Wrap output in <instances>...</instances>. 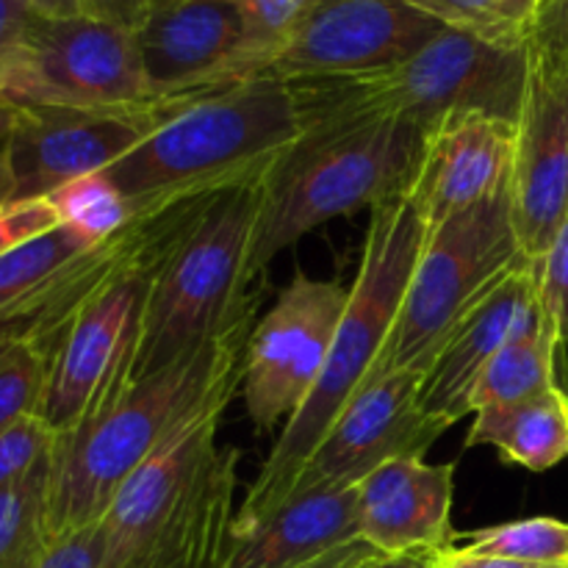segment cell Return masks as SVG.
I'll use <instances>...</instances> for the list:
<instances>
[{"mask_svg":"<svg viewBox=\"0 0 568 568\" xmlns=\"http://www.w3.org/2000/svg\"><path fill=\"white\" fill-rule=\"evenodd\" d=\"M100 560H103V527L98 521L50 544L33 568H100Z\"/></svg>","mask_w":568,"mask_h":568,"instance_id":"obj_31","label":"cell"},{"mask_svg":"<svg viewBox=\"0 0 568 568\" xmlns=\"http://www.w3.org/2000/svg\"><path fill=\"white\" fill-rule=\"evenodd\" d=\"M358 538V486L311 491L283 503L258 525L231 530L222 568H303Z\"/></svg>","mask_w":568,"mask_h":568,"instance_id":"obj_19","label":"cell"},{"mask_svg":"<svg viewBox=\"0 0 568 568\" xmlns=\"http://www.w3.org/2000/svg\"><path fill=\"white\" fill-rule=\"evenodd\" d=\"M527 258L514 225L510 192L460 211L427 233L394 320L372 386L394 372H422L438 355L455 327Z\"/></svg>","mask_w":568,"mask_h":568,"instance_id":"obj_7","label":"cell"},{"mask_svg":"<svg viewBox=\"0 0 568 568\" xmlns=\"http://www.w3.org/2000/svg\"><path fill=\"white\" fill-rule=\"evenodd\" d=\"M303 139L292 87L258 75L192 94L139 148L105 170L133 205L231 186L277 164Z\"/></svg>","mask_w":568,"mask_h":568,"instance_id":"obj_4","label":"cell"},{"mask_svg":"<svg viewBox=\"0 0 568 568\" xmlns=\"http://www.w3.org/2000/svg\"><path fill=\"white\" fill-rule=\"evenodd\" d=\"M422 372H394L364 388L327 430L283 503L311 491L355 488L392 460L425 458L449 425L422 408Z\"/></svg>","mask_w":568,"mask_h":568,"instance_id":"obj_13","label":"cell"},{"mask_svg":"<svg viewBox=\"0 0 568 568\" xmlns=\"http://www.w3.org/2000/svg\"><path fill=\"white\" fill-rule=\"evenodd\" d=\"M255 305L222 336L166 369L103 394L50 458V544L103 521L122 483L222 386L244 369Z\"/></svg>","mask_w":568,"mask_h":568,"instance_id":"obj_1","label":"cell"},{"mask_svg":"<svg viewBox=\"0 0 568 568\" xmlns=\"http://www.w3.org/2000/svg\"><path fill=\"white\" fill-rule=\"evenodd\" d=\"M59 433L39 414L22 416L14 425L0 430V488L22 480L37 469L50 453Z\"/></svg>","mask_w":568,"mask_h":568,"instance_id":"obj_27","label":"cell"},{"mask_svg":"<svg viewBox=\"0 0 568 568\" xmlns=\"http://www.w3.org/2000/svg\"><path fill=\"white\" fill-rule=\"evenodd\" d=\"M11 203H14V178H11L6 153L0 150V211L9 209Z\"/></svg>","mask_w":568,"mask_h":568,"instance_id":"obj_38","label":"cell"},{"mask_svg":"<svg viewBox=\"0 0 568 568\" xmlns=\"http://www.w3.org/2000/svg\"><path fill=\"white\" fill-rule=\"evenodd\" d=\"M0 98L14 105L100 111L159 103L133 31L89 14L59 20L33 14L0 83Z\"/></svg>","mask_w":568,"mask_h":568,"instance_id":"obj_9","label":"cell"},{"mask_svg":"<svg viewBox=\"0 0 568 568\" xmlns=\"http://www.w3.org/2000/svg\"><path fill=\"white\" fill-rule=\"evenodd\" d=\"M87 239L64 225L22 242L0 255V320H17L50 297L70 266L92 250Z\"/></svg>","mask_w":568,"mask_h":568,"instance_id":"obj_22","label":"cell"},{"mask_svg":"<svg viewBox=\"0 0 568 568\" xmlns=\"http://www.w3.org/2000/svg\"><path fill=\"white\" fill-rule=\"evenodd\" d=\"M50 458L22 480L0 488V568H33L50 547Z\"/></svg>","mask_w":568,"mask_h":568,"instance_id":"obj_23","label":"cell"},{"mask_svg":"<svg viewBox=\"0 0 568 568\" xmlns=\"http://www.w3.org/2000/svg\"><path fill=\"white\" fill-rule=\"evenodd\" d=\"M466 447H494L505 460L549 471L568 458L566 392L552 388L532 399L477 408Z\"/></svg>","mask_w":568,"mask_h":568,"instance_id":"obj_20","label":"cell"},{"mask_svg":"<svg viewBox=\"0 0 568 568\" xmlns=\"http://www.w3.org/2000/svg\"><path fill=\"white\" fill-rule=\"evenodd\" d=\"M55 225H59V216L48 200L11 203L9 209L0 211V255L20 247L28 239L53 231Z\"/></svg>","mask_w":568,"mask_h":568,"instance_id":"obj_30","label":"cell"},{"mask_svg":"<svg viewBox=\"0 0 568 568\" xmlns=\"http://www.w3.org/2000/svg\"><path fill=\"white\" fill-rule=\"evenodd\" d=\"M455 464L399 458L358 486L361 538L381 555H436L453 547Z\"/></svg>","mask_w":568,"mask_h":568,"instance_id":"obj_17","label":"cell"},{"mask_svg":"<svg viewBox=\"0 0 568 568\" xmlns=\"http://www.w3.org/2000/svg\"><path fill=\"white\" fill-rule=\"evenodd\" d=\"M239 449L216 444L120 568H222L236 519Z\"/></svg>","mask_w":568,"mask_h":568,"instance_id":"obj_18","label":"cell"},{"mask_svg":"<svg viewBox=\"0 0 568 568\" xmlns=\"http://www.w3.org/2000/svg\"><path fill=\"white\" fill-rule=\"evenodd\" d=\"M436 555H375L355 568H433Z\"/></svg>","mask_w":568,"mask_h":568,"instance_id":"obj_37","label":"cell"},{"mask_svg":"<svg viewBox=\"0 0 568 568\" xmlns=\"http://www.w3.org/2000/svg\"><path fill=\"white\" fill-rule=\"evenodd\" d=\"M536 305L538 270L536 261H525L455 327L427 366L419 394L425 414L449 427L471 416V397L483 372Z\"/></svg>","mask_w":568,"mask_h":568,"instance_id":"obj_16","label":"cell"},{"mask_svg":"<svg viewBox=\"0 0 568 568\" xmlns=\"http://www.w3.org/2000/svg\"><path fill=\"white\" fill-rule=\"evenodd\" d=\"M275 166H264L222 189L164 255L128 355L125 375L109 392L186 358L222 336L250 305L258 303L250 294L247 264Z\"/></svg>","mask_w":568,"mask_h":568,"instance_id":"obj_3","label":"cell"},{"mask_svg":"<svg viewBox=\"0 0 568 568\" xmlns=\"http://www.w3.org/2000/svg\"><path fill=\"white\" fill-rule=\"evenodd\" d=\"M425 239V222L405 192L372 209L358 275L349 286V303L327 355L325 372L303 408L272 444L258 477L236 510L233 530L258 525L272 510L281 508L303 466L325 442L327 430L366 388L408 292Z\"/></svg>","mask_w":568,"mask_h":568,"instance_id":"obj_2","label":"cell"},{"mask_svg":"<svg viewBox=\"0 0 568 568\" xmlns=\"http://www.w3.org/2000/svg\"><path fill=\"white\" fill-rule=\"evenodd\" d=\"M186 98L139 109H59L20 105L3 153L14 178V203L48 200L70 181L105 172L164 125Z\"/></svg>","mask_w":568,"mask_h":568,"instance_id":"obj_11","label":"cell"},{"mask_svg":"<svg viewBox=\"0 0 568 568\" xmlns=\"http://www.w3.org/2000/svg\"><path fill=\"white\" fill-rule=\"evenodd\" d=\"M133 37L159 100L258 78L270 64L242 0H153Z\"/></svg>","mask_w":568,"mask_h":568,"instance_id":"obj_12","label":"cell"},{"mask_svg":"<svg viewBox=\"0 0 568 568\" xmlns=\"http://www.w3.org/2000/svg\"><path fill=\"white\" fill-rule=\"evenodd\" d=\"M33 20V9L28 0H0V83L20 50L22 37Z\"/></svg>","mask_w":568,"mask_h":568,"instance_id":"obj_32","label":"cell"},{"mask_svg":"<svg viewBox=\"0 0 568 568\" xmlns=\"http://www.w3.org/2000/svg\"><path fill=\"white\" fill-rule=\"evenodd\" d=\"M349 288L294 272L270 314L253 327L244 355V405L255 433L286 427L325 372Z\"/></svg>","mask_w":568,"mask_h":568,"instance_id":"obj_10","label":"cell"},{"mask_svg":"<svg viewBox=\"0 0 568 568\" xmlns=\"http://www.w3.org/2000/svg\"><path fill=\"white\" fill-rule=\"evenodd\" d=\"M303 116V133L333 131L372 120H403L433 128L464 111L519 120L525 92V48L503 50L444 28L397 64L358 75L288 83Z\"/></svg>","mask_w":568,"mask_h":568,"instance_id":"obj_5","label":"cell"},{"mask_svg":"<svg viewBox=\"0 0 568 568\" xmlns=\"http://www.w3.org/2000/svg\"><path fill=\"white\" fill-rule=\"evenodd\" d=\"M453 547L538 568H568V521L538 516V519L455 532Z\"/></svg>","mask_w":568,"mask_h":568,"instance_id":"obj_25","label":"cell"},{"mask_svg":"<svg viewBox=\"0 0 568 568\" xmlns=\"http://www.w3.org/2000/svg\"><path fill=\"white\" fill-rule=\"evenodd\" d=\"M566 405H568V394H566Z\"/></svg>","mask_w":568,"mask_h":568,"instance_id":"obj_39","label":"cell"},{"mask_svg":"<svg viewBox=\"0 0 568 568\" xmlns=\"http://www.w3.org/2000/svg\"><path fill=\"white\" fill-rule=\"evenodd\" d=\"M425 131L403 120H372L333 131H308L277 161L250 250L247 281L305 233L336 216L375 209L405 192Z\"/></svg>","mask_w":568,"mask_h":568,"instance_id":"obj_6","label":"cell"},{"mask_svg":"<svg viewBox=\"0 0 568 568\" xmlns=\"http://www.w3.org/2000/svg\"><path fill=\"white\" fill-rule=\"evenodd\" d=\"M444 28L469 33L491 48L521 50L547 0H408Z\"/></svg>","mask_w":568,"mask_h":568,"instance_id":"obj_24","label":"cell"},{"mask_svg":"<svg viewBox=\"0 0 568 568\" xmlns=\"http://www.w3.org/2000/svg\"><path fill=\"white\" fill-rule=\"evenodd\" d=\"M433 568H538V566L516 564V560H503V558H486V555H471L458 547H447L442 549V552H436V558H433Z\"/></svg>","mask_w":568,"mask_h":568,"instance_id":"obj_34","label":"cell"},{"mask_svg":"<svg viewBox=\"0 0 568 568\" xmlns=\"http://www.w3.org/2000/svg\"><path fill=\"white\" fill-rule=\"evenodd\" d=\"M536 270L544 316L552 322L560 344H568V220L555 236L552 247L536 261Z\"/></svg>","mask_w":568,"mask_h":568,"instance_id":"obj_28","label":"cell"},{"mask_svg":"<svg viewBox=\"0 0 568 568\" xmlns=\"http://www.w3.org/2000/svg\"><path fill=\"white\" fill-rule=\"evenodd\" d=\"M316 3L320 0H242L250 22H253L255 37L270 53V61L275 59L283 42L297 31L300 22L314 11Z\"/></svg>","mask_w":568,"mask_h":568,"instance_id":"obj_29","label":"cell"},{"mask_svg":"<svg viewBox=\"0 0 568 568\" xmlns=\"http://www.w3.org/2000/svg\"><path fill=\"white\" fill-rule=\"evenodd\" d=\"M442 31L408 0H320L264 75L286 83L358 75L408 59Z\"/></svg>","mask_w":568,"mask_h":568,"instance_id":"obj_14","label":"cell"},{"mask_svg":"<svg viewBox=\"0 0 568 568\" xmlns=\"http://www.w3.org/2000/svg\"><path fill=\"white\" fill-rule=\"evenodd\" d=\"M514 166L516 122L464 111L427 128L405 194L430 233L460 211L508 194Z\"/></svg>","mask_w":568,"mask_h":568,"instance_id":"obj_15","label":"cell"},{"mask_svg":"<svg viewBox=\"0 0 568 568\" xmlns=\"http://www.w3.org/2000/svg\"><path fill=\"white\" fill-rule=\"evenodd\" d=\"M558 333L552 322L544 316L541 300L536 311L521 322L510 342L494 355L488 369L471 397V414L486 405H510L532 399L558 388L555 383V353H558Z\"/></svg>","mask_w":568,"mask_h":568,"instance_id":"obj_21","label":"cell"},{"mask_svg":"<svg viewBox=\"0 0 568 568\" xmlns=\"http://www.w3.org/2000/svg\"><path fill=\"white\" fill-rule=\"evenodd\" d=\"M153 0H89V17L114 22L125 31H136L148 17Z\"/></svg>","mask_w":568,"mask_h":568,"instance_id":"obj_33","label":"cell"},{"mask_svg":"<svg viewBox=\"0 0 568 568\" xmlns=\"http://www.w3.org/2000/svg\"><path fill=\"white\" fill-rule=\"evenodd\" d=\"M33 14L39 17H81L89 14V0H28Z\"/></svg>","mask_w":568,"mask_h":568,"instance_id":"obj_36","label":"cell"},{"mask_svg":"<svg viewBox=\"0 0 568 568\" xmlns=\"http://www.w3.org/2000/svg\"><path fill=\"white\" fill-rule=\"evenodd\" d=\"M48 203L53 205L59 225L75 231L89 244H100L120 233L136 214L131 200L114 186L105 172L75 178L50 194Z\"/></svg>","mask_w":568,"mask_h":568,"instance_id":"obj_26","label":"cell"},{"mask_svg":"<svg viewBox=\"0 0 568 568\" xmlns=\"http://www.w3.org/2000/svg\"><path fill=\"white\" fill-rule=\"evenodd\" d=\"M375 555L381 552H377L372 544H366L364 538H358V541H349L344 544V547L333 549V552L322 555V558L311 560V564H305L303 568H355L364 564V560L375 558Z\"/></svg>","mask_w":568,"mask_h":568,"instance_id":"obj_35","label":"cell"},{"mask_svg":"<svg viewBox=\"0 0 568 568\" xmlns=\"http://www.w3.org/2000/svg\"><path fill=\"white\" fill-rule=\"evenodd\" d=\"M510 200L521 253L538 261L568 220V0H547L527 37Z\"/></svg>","mask_w":568,"mask_h":568,"instance_id":"obj_8","label":"cell"}]
</instances>
